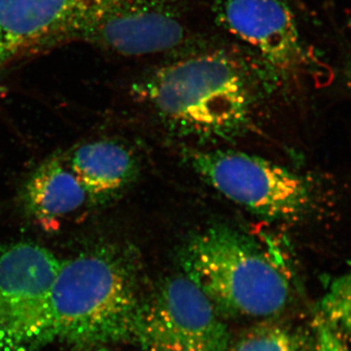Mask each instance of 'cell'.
<instances>
[{"instance_id":"obj_6","label":"cell","mask_w":351,"mask_h":351,"mask_svg":"<svg viewBox=\"0 0 351 351\" xmlns=\"http://www.w3.org/2000/svg\"><path fill=\"white\" fill-rule=\"evenodd\" d=\"M186 156L212 188L263 218H294L308 202V189L300 176L262 157L223 149H193Z\"/></svg>"},{"instance_id":"obj_1","label":"cell","mask_w":351,"mask_h":351,"mask_svg":"<svg viewBox=\"0 0 351 351\" xmlns=\"http://www.w3.org/2000/svg\"><path fill=\"white\" fill-rule=\"evenodd\" d=\"M137 62L134 100L182 135L204 140L239 135L263 101L297 87L223 31Z\"/></svg>"},{"instance_id":"obj_4","label":"cell","mask_w":351,"mask_h":351,"mask_svg":"<svg viewBox=\"0 0 351 351\" xmlns=\"http://www.w3.org/2000/svg\"><path fill=\"white\" fill-rule=\"evenodd\" d=\"M219 0H87L75 25L117 56L149 59L219 32Z\"/></svg>"},{"instance_id":"obj_7","label":"cell","mask_w":351,"mask_h":351,"mask_svg":"<svg viewBox=\"0 0 351 351\" xmlns=\"http://www.w3.org/2000/svg\"><path fill=\"white\" fill-rule=\"evenodd\" d=\"M138 346L145 351H228V327L186 274L167 277L145 297Z\"/></svg>"},{"instance_id":"obj_16","label":"cell","mask_w":351,"mask_h":351,"mask_svg":"<svg viewBox=\"0 0 351 351\" xmlns=\"http://www.w3.org/2000/svg\"><path fill=\"white\" fill-rule=\"evenodd\" d=\"M346 75H348V82H350L351 85V60L350 63H348V69H346Z\"/></svg>"},{"instance_id":"obj_8","label":"cell","mask_w":351,"mask_h":351,"mask_svg":"<svg viewBox=\"0 0 351 351\" xmlns=\"http://www.w3.org/2000/svg\"><path fill=\"white\" fill-rule=\"evenodd\" d=\"M216 21L298 86L317 71L320 61L286 0H219Z\"/></svg>"},{"instance_id":"obj_10","label":"cell","mask_w":351,"mask_h":351,"mask_svg":"<svg viewBox=\"0 0 351 351\" xmlns=\"http://www.w3.org/2000/svg\"><path fill=\"white\" fill-rule=\"evenodd\" d=\"M69 165L92 202L100 203L123 191L135 180L138 169L131 149L110 140L80 145L69 156Z\"/></svg>"},{"instance_id":"obj_5","label":"cell","mask_w":351,"mask_h":351,"mask_svg":"<svg viewBox=\"0 0 351 351\" xmlns=\"http://www.w3.org/2000/svg\"><path fill=\"white\" fill-rule=\"evenodd\" d=\"M62 262L34 242L0 248V351L47 346L50 294Z\"/></svg>"},{"instance_id":"obj_11","label":"cell","mask_w":351,"mask_h":351,"mask_svg":"<svg viewBox=\"0 0 351 351\" xmlns=\"http://www.w3.org/2000/svg\"><path fill=\"white\" fill-rule=\"evenodd\" d=\"M25 195L32 216L46 230H56L91 201L69 163L59 158L50 159L32 174Z\"/></svg>"},{"instance_id":"obj_13","label":"cell","mask_w":351,"mask_h":351,"mask_svg":"<svg viewBox=\"0 0 351 351\" xmlns=\"http://www.w3.org/2000/svg\"><path fill=\"white\" fill-rule=\"evenodd\" d=\"M228 351H306L297 332L274 323H263L247 330Z\"/></svg>"},{"instance_id":"obj_9","label":"cell","mask_w":351,"mask_h":351,"mask_svg":"<svg viewBox=\"0 0 351 351\" xmlns=\"http://www.w3.org/2000/svg\"><path fill=\"white\" fill-rule=\"evenodd\" d=\"M86 0H0V69L23 51L75 24Z\"/></svg>"},{"instance_id":"obj_15","label":"cell","mask_w":351,"mask_h":351,"mask_svg":"<svg viewBox=\"0 0 351 351\" xmlns=\"http://www.w3.org/2000/svg\"><path fill=\"white\" fill-rule=\"evenodd\" d=\"M89 351H113L110 350V348L107 346H96V348H91V350H88Z\"/></svg>"},{"instance_id":"obj_12","label":"cell","mask_w":351,"mask_h":351,"mask_svg":"<svg viewBox=\"0 0 351 351\" xmlns=\"http://www.w3.org/2000/svg\"><path fill=\"white\" fill-rule=\"evenodd\" d=\"M316 316L341 338L351 341V267L330 284Z\"/></svg>"},{"instance_id":"obj_3","label":"cell","mask_w":351,"mask_h":351,"mask_svg":"<svg viewBox=\"0 0 351 351\" xmlns=\"http://www.w3.org/2000/svg\"><path fill=\"white\" fill-rule=\"evenodd\" d=\"M184 274L218 313L267 318L282 313L292 297L290 276L255 241L226 226L191 237L181 254Z\"/></svg>"},{"instance_id":"obj_14","label":"cell","mask_w":351,"mask_h":351,"mask_svg":"<svg viewBox=\"0 0 351 351\" xmlns=\"http://www.w3.org/2000/svg\"><path fill=\"white\" fill-rule=\"evenodd\" d=\"M313 328L315 331L316 351H350L345 339L332 331L317 316L313 321Z\"/></svg>"},{"instance_id":"obj_2","label":"cell","mask_w":351,"mask_h":351,"mask_svg":"<svg viewBox=\"0 0 351 351\" xmlns=\"http://www.w3.org/2000/svg\"><path fill=\"white\" fill-rule=\"evenodd\" d=\"M144 300L135 260L119 245L63 261L50 294L47 345L138 346Z\"/></svg>"}]
</instances>
